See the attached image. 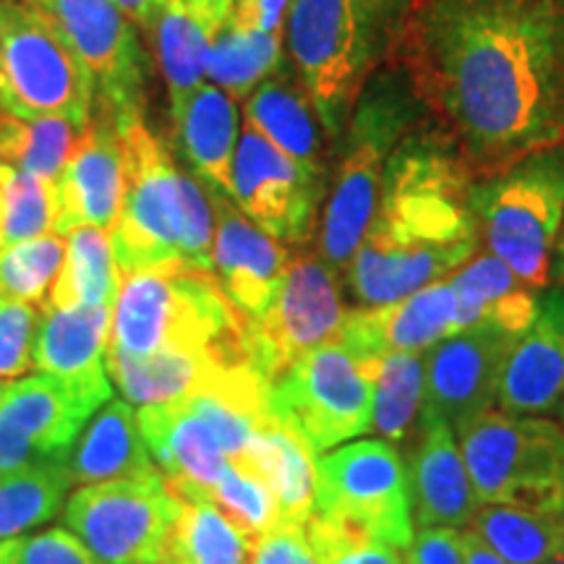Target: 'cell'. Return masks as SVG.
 Instances as JSON below:
<instances>
[{"instance_id": "8fae6325", "label": "cell", "mask_w": 564, "mask_h": 564, "mask_svg": "<svg viewBox=\"0 0 564 564\" xmlns=\"http://www.w3.org/2000/svg\"><path fill=\"white\" fill-rule=\"evenodd\" d=\"M314 512L361 525L405 552L415 533L403 457L390 442L377 440L345 444L319 457Z\"/></svg>"}, {"instance_id": "d590c367", "label": "cell", "mask_w": 564, "mask_h": 564, "mask_svg": "<svg viewBox=\"0 0 564 564\" xmlns=\"http://www.w3.org/2000/svg\"><path fill=\"white\" fill-rule=\"evenodd\" d=\"M82 131L61 116L21 118L0 110V165L37 175L55 188Z\"/></svg>"}, {"instance_id": "7dc6e473", "label": "cell", "mask_w": 564, "mask_h": 564, "mask_svg": "<svg viewBox=\"0 0 564 564\" xmlns=\"http://www.w3.org/2000/svg\"><path fill=\"white\" fill-rule=\"evenodd\" d=\"M293 0H236V17L241 24L251 26V30L282 34L285 37V21L288 11H291Z\"/></svg>"}, {"instance_id": "681fc988", "label": "cell", "mask_w": 564, "mask_h": 564, "mask_svg": "<svg viewBox=\"0 0 564 564\" xmlns=\"http://www.w3.org/2000/svg\"><path fill=\"white\" fill-rule=\"evenodd\" d=\"M460 541H463L465 564H507L502 556L494 552V549H489V544H486L481 535H476L470 528L460 533Z\"/></svg>"}, {"instance_id": "e0dca14e", "label": "cell", "mask_w": 564, "mask_h": 564, "mask_svg": "<svg viewBox=\"0 0 564 564\" xmlns=\"http://www.w3.org/2000/svg\"><path fill=\"white\" fill-rule=\"evenodd\" d=\"M520 340L499 324H474L426 350V403L457 429L497 403L507 358Z\"/></svg>"}, {"instance_id": "83f0119b", "label": "cell", "mask_w": 564, "mask_h": 564, "mask_svg": "<svg viewBox=\"0 0 564 564\" xmlns=\"http://www.w3.org/2000/svg\"><path fill=\"white\" fill-rule=\"evenodd\" d=\"M70 486H91L137 478L158 470L141 436L137 411L123 400H108L89 426L63 453Z\"/></svg>"}, {"instance_id": "4fadbf2b", "label": "cell", "mask_w": 564, "mask_h": 564, "mask_svg": "<svg viewBox=\"0 0 564 564\" xmlns=\"http://www.w3.org/2000/svg\"><path fill=\"white\" fill-rule=\"evenodd\" d=\"M348 308L343 306L337 274L319 253H299L262 316L249 322V358L274 384L319 345L335 343Z\"/></svg>"}, {"instance_id": "d6986e66", "label": "cell", "mask_w": 564, "mask_h": 564, "mask_svg": "<svg viewBox=\"0 0 564 564\" xmlns=\"http://www.w3.org/2000/svg\"><path fill=\"white\" fill-rule=\"evenodd\" d=\"M126 192L121 133L108 108L82 131L55 186L53 232L66 238L82 225L112 228Z\"/></svg>"}, {"instance_id": "7bdbcfd3", "label": "cell", "mask_w": 564, "mask_h": 564, "mask_svg": "<svg viewBox=\"0 0 564 564\" xmlns=\"http://www.w3.org/2000/svg\"><path fill=\"white\" fill-rule=\"evenodd\" d=\"M40 308L0 295V379L24 377L32 369Z\"/></svg>"}, {"instance_id": "816d5d0a", "label": "cell", "mask_w": 564, "mask_h": 564, "mask_svg": "<svg viewBox=\"0 0 564 564\" xmlns=\"http://www.w3.org/2000/svg\"><path fill=\"white\" fill-rule=\"evenodd\" d=\"M0 564H17V560H13V539L0 541Z\"/></svg>"}, {"instance_id": "cb8c5ba5", "label": "cell", "mask_w": 564, "mask_h": 564, "mask_svg": "<svg viewBox=\"0 0 564 564\" xmlns=\"http://www.w3.org/2000/svg\"><path fill=\"white\" fill-rule=\"evenodd\" d=\"M564 398V293L539 301V314L507 358L497 390L499 411L541 415Z\"/></svg>"}, {"instance_id": "484cf974", "label": "cell", "mask_w": 564, "mask_h": 564, "mask_svg": "<svg viewBox=\"0 0 564 564\" xmlns=\"http://www.w3.org/2000/svg\"><path fill=\"white\" fill-rule=\"evenodd\" d=\"M236 0H162L152 42L171 108L207 82V58L217 32L228 24Z\"/></svg>"}, {"instance_id": "8992f818", "label": "cell", "mask_w": 564, "mask_h": 564, "mask_svg": "<svg viewBox=\"0 0 564 564\" xmlns=\"http://www.w3.org/2000/svg\"><path fill=\"white\" fill-rule=\"evenodd\" d=\"M246 333L249 319L209 270L175 259L121 274L112 306V348L129 356L215 352L251 361Z\"/></svg>"}, {"instance_id": "d4e9b609", "label": "cell", "mask_w": 564, "mask_h": 564, "mask_svg": "<svg viewBox=\"0 0 564 564\" xmlns=\"http://www.w3.org/2000/svg\"><path fill=\"white\" fill-rule=\"evenodd\" d=\"M137 421L152 460L167 484L209 491L220 481L230 460L215 429L186 394L171 403L141 405Z\"/></svg>"}, {"instance_id": "ffe728a7", "label": "cell", "mask_w": 564, "mask_h": 564, "mask_svg": "<svg viewBox=\"0 0 564 564\" xmlns=\"http://www.w3.org/2000/svg\"><path fill=\"white\" fill-rule=\"evenodd\" d=\"M457 333V299L447 280L421 288L384 306L348 312L335 343L356 358H382L390 352H426Z\"/></svg>"}, {"instance_id": "6da1fadb", "label": "cell", "mask_w": 564, "mask_h": 564, "mask_svg": "<svg viewBox=\"0 0 564 564\" xmlns=\"http://www.w3.org/2000/svg\"><path fill=\"white\" fill-rule=\"evenodd\" d=\"M390 63L476 178L564 147V0H411Z\"/></svg>"}, {"instance_id": "f5cc1de1", "label": "cell", "mask_w": 564, "mask_h": 564, "mask_svg": "<svg viewBox=\"0 0 564 564\" xmlns=\"http://www.w3.org/2000/svg\"><path fill=\"white\" fill-rule=\"evenodd\" d=\"M546 564H564V556H560V560H552V562H546Z\"/></svg>"}, {"instance_id": "4316f807", "label": "cell", "mask_w": 564, "mask_h": 564, "mask_svg": "<svg viewBox=\"0 0 564 564\" xmlns=\"http://www.w3.org/2000/svg\"><path fill=\"white\" fill-rule=\"evenodd\" d=\"M238 465L259 474L274 494L278 525H306L316 510V453L301 429L272 408Z\"/></svg>"}, {"instance_id": "277c9868", "label": "cell", "mask_w": 564, "mask_h": 564, "mask_svg": "<svg viewBox=\"0 0 564 564\" xmlns=\"http://www.w3.org/2000/svg\"><path fill=\"white\" fill-rule=\"evenodd\" d=\"M411 0H293L285 21L291 66L335 152L366 82L392 61Z\"/></svg>"}, {"instance_id": "8d00e7d4", "label": "cell", "mask_w": 564, "mask_h": 564, "mask_svg": "<svg viewBox=\"0 0 564 564\" xmlns=\"http://www.w3.org/2000/svg\"><path fill=\"white\" fill-rule=\"evenodd\" d=\"M426 403V352H390L373 369L371 432L405 442Z\"/></svg>"}, {"instance_id": "b9f144b4", "label": "cell", "mask_w": 564, "mask_h": 564, "mask_svg": "<svg viewBox=\"0 0 564 564\" xmlns=\"http://www.w3.org/2000/svg\"><path fill=\"white\" fill-rule=\"evenodd\" d=\"M306 535L322 564H405L403 549L348 520L314 512L306 520Z\"/></svg>"}, {"instance_id": "f6af8a7d", "label": "cell", "mask_w": 564, "mask_h": 564, "mask_svg": "<svg viewBox=\"0 0 564 564\" xmlns=\"http://www.w3.org/2000/svg\"><path fill=\"white\" fill-rule=\"evenodd\" d=\"M249 564H322L308 544L306 525H274L257 535Z\"/></svg>"}, {"instance_id": "ac0fdd59", "label": "cell", "mask_w": 564, "mask_h": 564, "mask_svg": "<svg viewBox=\"0 0 564 564\" xmlns=\"http://www.w3.org/2000/svg\"><path fill=\"white\" fill-rule=\"evenodd\" d=\"M207 194L215 212L212 274L220 282L232 306L253 322L272 303L293 262V253L285 249V243L251 223L228 194L217 188H207Z\"/></svg>"}, {"instance_id": "1f68e13d", "label": "cell", "mask_w": 564, "mask_h": 564, "mask_svg": "<svg viewBox=\"0 0 564 564\" xmlns=\"http://www.w3.org/2000/svg\"><path fill=\"white\" fill-rule=\"evenodd\" d=\"M220 364H238L215 352H152L129 356L108 345L105 366L108 377L131 405L171 403L194 392ZM251 364V361H249Z\"/></svg>"}, {"instance_id": "60d3db41", "label": "cell", "mask_w": 564, "mask_h": 564, "mask_svg": "<svg viewBox=\"0 0 564 564\" xmlns=\"http://www.w3.org/2000/svg\"><path fill=\"white\" fill-rule=\"evenodd\" d=\"M207 497L220 507L225 518L253 539L280 523V510L272 489L262 476L253 474L246 465L228 463L220 481L212 486Z\"/></svg>"}, {"instance_id": "db71d44e", "label": "cell", "mask_w": 564, "mask_h": 564, "mask_svg": "<svg viewBox=\"0 0 564 564\" xmlns=\"http://www.w3.org/2000/svg\"><path fill=\"white\" fill-rule=\"evenodd\" d=\"M0 249H3V241H0Z\"/></svg>"}, {"instance_id": "f35d334b", "label": "cell", "mask_w": 564, "mask_h": 564, "mask_svg": "<svg viewBox=\"0 0 564 564\" xmlns=\"http://www.w3.org/2000/svg\"><path fill=\"white\" fill-rule=\"evenodd\" d=\"M55 188L37 175L0 165V241L13 243L53 232ZM0 249V251H3Z\"/></svg>"}, {"instance_id": "f1b7e54d", "label": "cell", "mask_w": 564, "mask_h": 564, "mask_svg": "<svg viewBox=\"0 0 564 564\" xmlns=\"http://www.w3.org/2000/svg\"><path fill=\"white\" fill-rule=\"evenodd\" d=\"M173 110L181 150L196 178L230 196L232 160L238 150V105L228 91L204 82Z\"/></svg>"}, {"instance_id": "836d02e7", "label": "cell", "mask_w": 564, "mask_h": 564, "mask_svg": "<svg viewBox=\"0 0 564 564\" xmlns=\"http://www.w3.org/2000/svg\"><path fill=\"white\" fill-rule=\"evenodd\" d=\"M468 528L507 564H546L564 556V514L478 505Z\"/></svg>"}, {"instance_id": "ee69618b", "label": "cell", "mask_w": 564, "mask_h": 564, "mask_svg": "<svg viewBox=\"0 0 564 564\" xmlns=\"http://www.w3.org/2000/svg\"><path fill=\"white\" fill-rule=\"evenodd\" d=\"M13 560L17 564H102L79 535L63 528L13 539Z\"/></svg>"}, {"instance_id": "f546056e", "label": "cell", "mask_w": 564, "mask_h": 564, "mask_svg": "<svg viewBox=\"0 0 564 564\" xmlns=\"http://www.w3.org/2000/svg\"><path fill=\"white\" fill-rule=\"evenodd\" d=\"M165 486L178 499V512L158 564H249L253 535L225 518L207 491L186 484Z\"/></svg>"}, {"instance_id": "2e32d148", "label": "cell", "mask_w": 564, "mask_h": 564, "mask_svg": "<svg viewBox=\"0 0 564 564\" xmlns=\"http://www.w3.org/2000/svg\"><path fill=\"white\" fill-rule=\"evenodd\" d=\"M55 19L91 79L100 84L102 108L116 121L141 116L144 55L137 26L112 0H37Z\"/></svg>"}, {"instance_id": "74e56055", "label": "cell", "mask_w": 564, "mask_h": 564, "mask_svg": "<svg viewBox=\"0 0 564 564\" xmlns=\"http://www.w3.org/2000/svg\"><path fill=\"white\" fill-rule=\"evenodd\" d=\"M70 489L63 455L0 478V541L17 539L58 514Z\"/></svg>"}, {"instance_id": "44dd1931", "label": "cell", "mask_w": 564, "mask_h": 564, "mask_svg": "<svg viewBox=\"0 0 564 564\" xmlns=\"http://www.w3.org/2000/svg\"><path fill=\"white\" fill-rule=\"evenodd\" d=\"M110 327L112 306L53 308L42 303L32 366L105 405L110 400V377L105 366Z\"/></svg>"}, {"instance_id": "f907efd6", "label": "cell", "mask_w": 564, "mask_h": 564, "mask_svg": "<svg viewBox=\"0 0 564 564\" xmlns=\"http://www.w3.org/2000/svg\"><path fill=\"white\" fill-rule=\"evenodd\" d=\"M549 282L564 288V225L560 230V238H556L554 253H552V270H549Z\"/></svg>"}, {"instance_id": "7402d4cb", "label": "cell", "mask_w": 564, "mask_h": 564, "mask_svg": "<svg viewBox=\"0 0 564 564\" xmlns=\"http://www.w3.org/2000/svg\"><path fill=\"white\" fill-rule=\"evenodd\" d=\"M411 510L421 528H463L470 523L478 502L455 429L429 408L421 411L419 442L408 460Z\"/></svg>"}, {"instance_id": "c3c4849f", "label": "cell", "mask_w": 564, "mask_h": 564, "mask_svg": "<svg viewBox=\"0 0 564 564\" xmlns=\"http://www.w3.org/2000/svg\"><path fill=\"white\" fill-rule=\"evenodd\" d=\"M121 9L133 26L139 30H152L154 19H158L162 0H112Z\"/></svg>"}, {"instance_id": "7c38bea8", "label": "cell", "mask_w": 564, "mask_h": 564, "mask_svg": "<svg viewBox=\"0 0 564 564\" xmlns=\"http://www.w3.org/2000/svg\"><path fill=\"white\" fill-rule=\"evenodd\" d=\"M178 499L160 470L82 486L66 502V525L102 564H158Z\"/></svg>"}, {"instance_id": "5b68a950", "label": "cell", "mask_w": 564, "mask_h": 564, "mask_svg": "<svg viewBox=\"0 0 564 564\" xmlns=\"http://www.w3.org/2000/svg\"><path fill=\"white\" fill-rule=\"evenodd\" d=\"M426 118L398 63L366 82L335 152V173L319 220V259L345 274L377 215L387 162L400 141Z\"/></svg>"}, {"instance_id": "bcb514c9", "label": "cell", "mask_w": 564, "mask_h": 564, "mask_svg": "<svg viewBox=\"0 0 564 564\" xmlns=\"http://www.w3.org/2000/svg\"><path fill=\"white\" fill-rule=\"evenodd\" d=\"M405 564H465L460 533L455 528H421L405 549Z\"/></svg>"}, {"instance_id": "30bf717a", "label": "cell", "mask_w": 564, "mask_h": 564, "mask_svg": "<svg viewBox=\"0 0 564 564\" xmlns=\"http://www.w3.org/2000/svg\"><path fill=\"white\" fill-rule=\"evenodd\" d=\"M377 358H356L340 343H327L301 358L272 384V408L288 415L312 442L314 453L371 432Z\"/></svg>"}, {"instance_id": "ab89813d", "label": "cell", "mask_w": 564, "mask_h": 564, "mask_svg": "<svg viewBox=\"0 0 564 564\" xmlns=\"http://www.w3.org/2000/svg\"><path fill=\"white\" fill-rule=\"evenodd\" d=\"M66 259V238L58 232L13 243L0 251V295L42 306Z\"/></svg>"}, {"instance_id": "4dcf8cb0", "label": "cell", "mask_w": 564, "mask_h": 564, "mask_svg": "<svg viewBox=\"0 0 564 564\" xmlns=\"http://www.w3.org/2000/svg\"><path fill=\"white\" fill-rule=\"evenodd\" d=\"M457 299V333L489 322L523 335L539 314V299L491 251L476 253L447 278Z\"/></svg>"}, {"instance_id": "9a60e30c", "label": "cell", "mask_w": 564, "mask_h": 564, "mask_svg": "<svg viewBox=\"0 0 564 564\" xmlns=\"http://www.w3.org/2000/svg\"><path fill=\"white\" fill-rule=\"evenodd\" d=\"M89 394H82L51 373L3 379L0 382V478L58 457L82 434L89 415L100 411Z\"/></svg>"}, {"instance_id": "9c48e42d", "label": "cell", "mask_w": 564, "mask_h": 564, "mask_svg": "<svg viewBox=\"0 0 564 564\" xmlns=\"http://www.w3.org/2000/svg\"><path fill=\"white\" fill-rule=\"evenodd\" d=\"M0 110L87 129L95 79L37 0H0Z\"/></svg>"}, {"instance_id": "d6a6232c", "label": "cell", "mask_w": 564, "mask_h": 564, "mask_svg": "<svg viewBox=\"0 0 564 564\" xmlns=\"http://www.w3.org/2000/svg\"><path fill=\"white\" fill-rule=\"evenodd\" d=\"M121 272L108 228L82 225L66 236V259L55 278L45 306H116Z\"/></svg>"}, {"instance_id": "52a82bcc", "label": "cell", "mask_w": 564, "mask_h": 564, "mask_svg": "<svg viewBox=\"0 0 564 564\" xmlns=\"http://www.w3.org/2000/svg\"><path fill=\"white\" fill-rule=\"evenodd\" d=\"M478 236L531 291L549 285L564 225V147L518 160L470 188Z\"/></svg>"}, {"instance_id": "e575fe53", "label": "cell", "mask_w": 564, "mask_h": 564, "mask_svg": "<svg viewBox=\"0 0 564 564\" xmlns=\"http://www.w3.org/2000/svg\"><path fill=\"white\" fill-rule=\"evenodd\" d=\"M282 34L251 30L236 17L217 32L207 58V82L228 91L232 100H249L251 91L282 63Z\"/></svg>"}, {"instance_id": "3957f363", "label": "cell", "mask_w": 564, "mask_h": 564, "mask_svg": "<svg viewBox=\"0 0 564 564\" xmlns=\"http://www.w3.org/2000/svg\"><path fill=\"white\" fill-rule=\"evenodd\" d=\"M121 133L126 192L110 228L118 272L188 262L212 272L215 212L204 183L181 173L141 116L116 121Z\"/></svg>"}, {"instance_id": "5bb4252c", "label": "cell", "mask_w": 564, "mask_h": 564, "mask_svg": "<svg viewBox=\"0 0 564 564\" xmlns=\"http://www.w3.org/2000/svg\"><path fill=\"white\" fill-rule=\"evenodd\" d=\"M327 186L308 178L291 158L253 129L238 137L230 199L280 243L303 246L319 230Z\"/></svg>"}, {"instance_id": "ba28073f", "label": "cell", "mask_w": 564, "mask_h": 564, "mask_svg": "<svg viewBox=\"0 0 564 564\" xmlns=\"http://www.w3.org/2000/svg\"><path fill=\"white\" fill-rule=\"evenodd\" d=\"M455 432L478 502L564 514V429L560 423L486 408Z\"/></svg>"}, {"instance_id": "603a6c76", "label": "cell", "mask_w": 564, "mask_h": 564, "mask_svg": "<svg viewBox=\"0 0 564 564\" xmlns=\"http://www.w3.org/2000/svg\"><path fill=\"white\" fill-rule=\"evenodd\" d=\"M243 116L249 129L272 141L308 178L329 188L335 147L293 66L282 63L270 79L259 84L243 105Z\"/></svg>"}, {"instance_id": "7a4b0ae2", "label": "cell", "mask_w": 564, "mask_h": 564, "mask_svg": "<svg viewBox=\"0 0 564 564\" xmlns=\"http://www.w3.org/2000/svg\"><path fill=\"white\" fill-rule=\"evenodd\" d=\"M478 178L449 139L415 126L387 162L377 215L345 272L361 306H384L447 280L476 257L470 188Z\"/></svg>"}]
</instances>
